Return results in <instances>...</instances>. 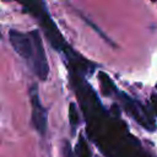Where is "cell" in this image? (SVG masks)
I'll use <instances>...</instances> for the list:
<instances>
[{"label": "cell", "instance_id": "obj_2", "mask_svg": "<svg viewBox=\"0 0 157 157\" xmlns=\"http://www.w3.org/2000/svg\"><path fill=\"white\" fill-rule=\"evenodd\" d=\"M31 104H32V123L36 128V130L44 135L47 130V123H48V113L47 109L42 105L39 101V96L37 92V86L33 85L31 88Z\"/></svg>", "mask_w": 157, "mask_h": 157}, {"label": "cell", "instance_id": "obj_1", "mask_svg": "<svg viewBox=\"0 0 157 157\" xmlns=\"http://www.w3.org/2000/svg\"><path fill=\"white\" fill-rule=\"evenodd\" d=\"M9 38L15 52L27 61L28 66H31L33 72L40 80H45L49 72V65L38 31L22 33L16 29H11Z\"/></svg>", "mask_w": 157, "mask_h": 157}, {"label": "cell", "instance_id": "obj_4", "mask_svg": "<svg viewBox=\"0 0 157 157\" xmlns=\"http://www.w3.org/2000/svg\"><path fill=\"white\" fill-rule=\"evenodd\" d=\"M151 101H152V104H153L155 110H156V113H157V94H152V96H151Z\"/></svg>", "mask_w": 157, "mask_h": 157}, {"label": "cell", "instance_id": "obj_3", "mask_svg": "<svg viewBox=\"0 0 157 157\" xmlns=\"http://www.w3.org/2000/svg\"><path fill=\"white\" fill-rule=\"evenodd\" d=\"M69 118H70V123L72 126H75L78 123V113L75 108V104L71 103L70 104V109H69Z\"/></svg>", "mask_w": 157, "mask_h": 157}]
</instances>
